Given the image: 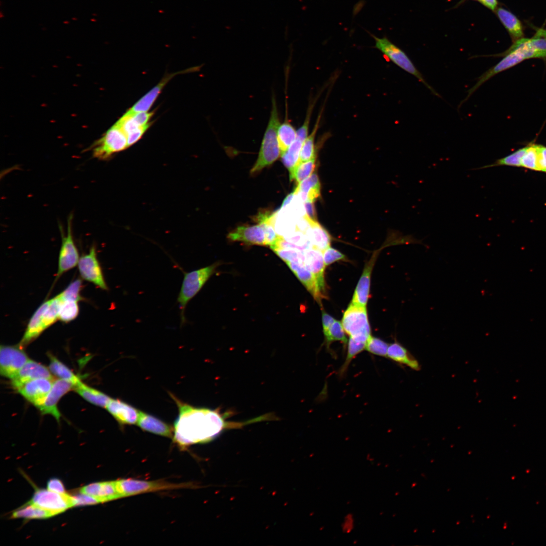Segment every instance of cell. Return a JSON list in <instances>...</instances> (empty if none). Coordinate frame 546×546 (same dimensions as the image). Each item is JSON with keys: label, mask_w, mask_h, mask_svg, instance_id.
<instances>
[{"label": "cell", "mask_w": 546, "mask_h": 546, "mask_svg": "<svg viewBox=\"0 0 546 546\" xmlns=\"http://www.w3.org/2000/svg\"><path fill=\"white\" fill-rule=\"evenodd\" d=\"M304 207L306 214H305L309 219L317 221L316 211L314 202L307 201L304 202Z\"/></svg>", "instance_id": "obj_52"}, {"label": "cell", "mask_w": 546, "mask_h": 546, "mask_svg": "<svg viewBox=\"0 0 546 546\" xmlns=\"http://www.w3.org/2000/svg\"><path fill=\"white\" fill-rule=\"evenodd\" d=\"M106 408L122 426L138 423L140 411L126 402L118 399L111 398Z\"/></svg>", "instance_id": "obj_18"}, {"label": "cell", "mask_w": 546, "mask_h": 546, "mask_svg": "<svg viewBox=\"0 0 546 546\" xmlns=\"http://www.w3.org/2000/svg\"><path fill=\"white\" fill-rule=\"evenodd\" d=\"M138 426L143 430L164 437H172L174 428L159 419L140 411Z\"/></svg>", "instance_id": "obj_24"}, {"label": "cell", "mask_w": 546, "mask_h": 546, "mask_svg": "<svg viewBox=\"0 0 546 546\" xmlns=\"http://www.w3.org/2000/svg\"><path fill=\"white\" fill-rule=\"evenodd\" d=\"M538 153V171L546 172V147L537 145Z\"/></svg>", "instance_id": "obj_51"}, {"label": "cell", "mask_w": 546, "mask_h": 546, "mask_svg": "<svg viewBox=\"0 0 546 546\" xmlns=\"http://www.w3.org/2000/svg\"><path fill=\"white\" fill-rule=\"evenodd\" d=\"M315 168V158L304 162H299L292 172L289 174L290 179V180H295L299 184L311 175Z\"/></svg>", "instance_id": "obj_39"}, {"label": "cell", "mask_w": 546, "mask_h": 546, "mask_svg": "<svg viewBox=\"0 0 546 546\" xmlns=\"http://www.w3.org/2000/svg\"><path fill=\"white\" fill-rule=\"evenodd\" d=\"M200 67V66L193 67L179 72L166 74L155 86L141 98L125 113L132 114L137 112H147L152 107L165 85L174 76L179 74L198 71Z\"/></svg>", "instance_id": "obj_15"}, {"label": "cell", "mask_w": 546, "mask_h": 546, "mask_svg": "<svg viewBox=\"0 0 546 546\" xmlns=\"http://www.w3.org/2000/svg\"><path fill=\"white\" fill-rule=\"evenodd\" d=\"M72 214H70L67 220V233L65 235L61 231L62 243L59 252L57 277L73 268L77 265L79 259V253L75 244L72 236Z\"/></svg>", "instance_id": "obj_9"}, {"label": "cell", "mask_w": 546, "mask_h": 546, "mask_svg": "<svg viewBox=\"0 0 546 546\" xmlns=\"http://www.w3.org/2000/svg\"><path fill=\"white\" fill-rule=\"evenodd\" d=\"M217 263L190 272H185L181 288L177 299L180 310L181 324L186 323L185 311L189 302L200 291L212 276Z\"/></svg>", "instance_id": "obj_3"}, {"label": "cell", "mask_w": 546, "mask_h": 546, "mask_svg": "<svg viewBox=\"0 0 546 546\" xmlns=\"http://www.w3.org/2000/svg\"><path fill=\"white\" fill-rule=\"evenodd\" d=\"M150 125L151 123H149L129 133L127 135L128 147H129L136 143L142 138Z\"/></svg>", "instance_id": "obj_49"}, {"label": "cell", "mask_w": 546, "mask_h": 546, "mask_svg": "<svg viewBox=\"0 0 546 546\" xmlns=\"http://www.w3.org/2000/svg\"><path fill=\"white\" fill-rule=\"evenodd\" d=\"M29 503L51 511L56 515L73 507L72 496L49 489H37Z\"/></svg>", "instance_id": "obj_10"}, {"label": "cell", "mask_w": 546, "mask_h": 546, "mask_svg": "<svg viewBox=\"0 0 546 546\" xmlns=\"http://www.w3.org/2000/svg\"><path fill=\"white\" fill-rule=\"evenodd\" d=\"M527 149V146H526L517 150L511 154L496 160L492 164L484 165L473 169L479 170L499 166H521V160Z\"/></svg>", "instance_id": "obj_37"}, {"label": "cell", "mask_w": 546, "mask_h": 546, "mask_svg": "<svg viewBox=\"0 0 546 546\" xmlns=\"http://www.w3.org/2000/svg\"><path fill=\"white\" fill-rule=\"evenodd\" d=\"M117 489L122 497L163 490L191 488L190 483H172L163 481H145L131 478L116 481Z\"/></svg>", "instance_id": "obj_7"}, {"label": "cell", "mask_w": 546, "mask_h": 546, "mask_svg": "<svg viewBox=\"0 0 546 546\" xmlns=\"http://www.w3.org/2000/svg\"><path fill=\"white\" fill-rule=\"evenodd\" d=\"M227 238L232 241L242 242L248 245H265V235L259 224L239 226L229 233Z\"/></svg>", "instance_id": "obj_19"}, {"label": "cell", "mask_w": 546, "mask_h": 546, "mask_svg": "<svg viewBox=\"0 0 546 546\" xmlns=\"http://www.w3.org/2000/svg\"><path fill=\"white\" fill-rule=\"evenodd\" d=\"M375 260V258H371L365 266L356 287L351 302L366 306L369 298L371 275Z\"/></svg>", "instance_id": "obj_26"}, {"label": "cell", "mask_w": 546, "mask_h": 546, "mask_svg": "<svg viewBox=\"0 0 546 546\" xmlns=\"http://www.w3.org/2000/svg\"><path fill=\"white\" fill-rule=\"evenodd\" d=\"M281 124L277 101L274 94L271 97V107L268 122L264 133L258 157L250 170L255 174L276 161L281 155L278 140V129Z\"/></svg>", "instance_id": "obj_2"}, {"label": "cell", "mask_w": 546, "mask_h": 546, "mask_svg": "<svg viewBox=\"0 0 546 546\" xmlns=\"http://www.w3.org/2000/svg\"><path fill=\"white\" fill-rule=\"evenodd\" d=\"M371 35L375 40V47L388 58L389 60L404 71L416 77L434 95L440 97V95L426 82L421 73L416 67L414 64L404 51L392 42L386 37L384 36L380 38L373 34H371Z\"/></svg>", "instance_id": "obj_4"}, {"label": "cell", "mask_w": 546, "mask_h": 546, "mask_svg": "<svg viewBox=\"0 0 546 546\" xmlns=\"http://www.w3.org/2000/svg\"><path fill=\"white\" fill-rule=\"evenodd\" d=\"M78 313V301H62L59 310V320L64 323H68L75 319Z\"/></svg>", "instance_id": "obj_41"}, {"label": "cell", "mask_w": 546, "mask_h": 546, "mask_svg": "<svg viewBox=\"0 0 546 546\" xmlns=\"http://www.w3.org/2000/svg\"><path fill=\"white\" fill-rule=\"evenodd\" d=\"M72 502L73 506L93 505L100 503L96 498L83 493L72 496Z\"/></svg>", "instance_id": "obj_48"}, {"label": "cell", "mask_w": 546, "mask_h": 546, "mask_svg": "<svg viewBox=\"0 0 546 546\" xmlns=\"http://www.w3.org/2000/svg\"><path fill=\"white\" fill-rule=\"evenodd\" d=\"M303 143L296 139L288 149L281 154L284 166L291 173L299 161L300 154Z\"/></svg>", "instance_id": "obj_35"}, {"label": "cell", "mask_w": 546, "mask_h": 546, "mask_svg": "<svg viewBox=\"0 0 546 546\" xmlns=\"http://www.w3.org/2000/svg\"><path fill=\"white\" fill-rule=\"evenodd\" d=\"M56 514L33 504L27 505L16 510L13 513L12 517L25 519H44L52 517Z\"/></svg>", "instance_id": "obj_33"}, {"label": "cell", "mask_w": 546, "mask_h": 546, "mask_svg": "<svg viewBox=\"0 0 546 546\" xmlns=\"http://www.w3.org/2000/svg\"><path fill=\"white\" fill-rule=\"evenodd\" d=\"M325 264L328 266L335 261L345 259V255L337 250L330 247L323 252Z\"/></svg>", "instance_id": "obj_47"}, {"label": "cell", "mask_w": 546, "mask_h": 546, "mask_svg": "<svg viewBox=\"0 0 546 546\" xmlns=\"http://www.w3.org/2000/svg\"><path fill=\"white\" fill-rule=\"evenodd\" d=\"M342 323L335 320L327 332L324 333L327 348H330V344L334 341H339L346 344L347 339Z\"/></svg>", "instance_id": "obj_40"}, {"label": "cell", "mask_w": 546, "mask_h": 546, "mask_svg": "<svg viewBox=\"0 0 546 546\" xmlns=\"http://www.w3.org/2000/svg\"><path fill=\"white\" fill-rule=\"evenodd\" d=\"M496 13L514 41L523 38L524 34L522 24L513 14L503 8L496 9Z\"/></svg>", "instance_id": "obj_28"}, {"label": "cell", "mask_w": 546, "mask_h": 546, "mask_svg": "<svg viewBox=\"0 0 546 546\" xmlns=\"http://www.w3.org/2000/svg\"><path fill=\"white\" fill-rule=\"evenodd\" d=\"M504 55L505 57L497 64L489 69L478 78L476 83L467 91L466 97L461 102L460 106L467 101L479 87L491 77L501 72L510 69L526 59L522 53L517 51L504 53Z\"/></svg>", "instance_id": "obj_13"}, {"label": "cell", "mask_w": 546, "mask_h": 546, "mask_svg": "<svg viewBox=\"0 0 546 546\" xmlns=\"http://www.w3.org/2000/svg\"><path fill=\"white\" fill-rule=\"evenodd\" d=\"M48 489L59 493H65V490L62 481L57 478H52L47 483Z\"/></svg>", "instance_id": "obj_50"}, {"label": "cell", "mask_w": 546, "mask_h": 546, "mask_svg": "<svg viewBox=\"0 0 546 546\" xmlns=\"http://www.w3.org/2000/svg\"><path fill=\"white\" fill-rule=\"evenodd\" d=\"M389 344L383 340L372 336L367 341L365 350L371 354L387 357Z\"/></svg>", "instance_id": "obj_44"}, {"label": "cell", "mask_w": 546, "mask_h": 546, "mask_svg": "<svg viewBox=\"0 0 546 546\" xmlns=\"http://www.w3.org/2000/svg\"><path fill=\"white\" fill-rule=\"evenodd\" d=\"M536 58L546 57V29H539L534 35L530 38Z\"/></svg>", "instance_id": "obj_45"}, {"label": "cell", "mask_w": 546, "mask_h": 546, "mask_svg": "<svg viewBox=\"0 0 546 546\" xmlns=\"http://www.w3.org/2000/svg\"><path fill=\"white\" fill-rule=\"evenodd\" d=\"M74 390L86 401L102 407H106L111 399L105 393L81 381L74 387Z\"/></svg>", "instance_id": "obj_29"}, {"label": "cell", "mask_w": 546, "mask_h": 546, "mask_svg": "<svg viewBox=\"0 0 546 546\" xmlns=\"http://www.w3.org/2000/svg\"><path fill=\"white\" fill-rule=\"evenodd\" d=\"M62 300L59 295L48 300L47 305L43 314V320L45 329H47L57 320Z\"/></svg>", "instance_id": "obj_36"}, {"label": "cell", "mask_w": 546, "mask_h": 546, "mask_svg": "<svg viewBox=\"0 0 546 546\" xmlns=\"http://www.w3.org/2000/svg\"><path fill=\"white\" fill-rule=\"evenodd\" d=\"M521 166L533 170L538 169V153L537 145L527 146V149L521 160Z\"/></svg>", "instance_id": "obj_43"}, {"label": "cell", "mask_w": 546, "mask_h": 546, "mask_svg": "<svg viewBox=\"0 0 546 546\" xmlns=\"http://www.w3.org/2000/svg\"><path fill=\"white\" fill-rule=\"evenodd\" d=\"M303 218L308 223L304 233L313 247L323 252L330 246L331 237L330 234L317 221L309 219L305 215Z\"/></svg>", "instance_id": "obj_21"}, {"label": "cell", "mask_w": 546, "mask_h": 546, "mask_svg": "<svg viewBox=\"0 0 546 546\" xmlns=\"http://www.w3.org/2000/svg\"><path fill=\"white\" fill-rule=\"evenodd\" d=\"M80 492L96 498L100 503L122 497L117 489L116 481L93 483L83 486Z\"/></svg>", "instance_id": "obj_20"}, {"label": "cell", "mask_w": 546, "mask_h": 546, "mask_svg": "<svg viewBox=\"0 0 546 546\" xmlns=\"http://www.w3.org/2000/svg\"><path fill=\"white\" fill-rule=\"evenodd\" d=\"M75 385L72 383L60 379L55 380L52 388L42 404L38 408L43 415H51L58 422L60 421L61 414L57 404L61 398L68 391L74 389Z\"/></svg>", "instance_id": "obj_14"}, {"label": "cell", "mask_w": 546, "mask_h": 546, "mask_svg": "<svg viewBox=\"0 0 546 546\" xmlns=\"http://www.w3.org/2000/svg\"><path fill=\"white\" fill-rule=\"evenodd\" d=\"M302 251L304 254L303 265L314 275L321 292L325 296L324 270L326 265L323 252L313 247Z\"/></svg>", "instance_id": "obj_16"}, {"label": "cell", "mask_w": 546, "mask_h": 546, "mask_svg": "<svg viewBox=\"0 0 546 546\" xmlns=\"http://www.w3.org/2000/svg\"><path fill=\"white\" fill-rule=\"evenodd\" d=\"M321 113L319 114L311 133L308 135L302 145L299 162H304L315 158L314 141L321 118Z\"/></svg>", "instance_id": "obj_34"}, {"label": "cell", "mask_w": 546, "mask_h": 546, "mask_svg": "<svg viewBox=\"0 0 546 546\" xmlns=\"http://www.w3.org/2000/svg\"><path fill=\"white\" fill-rule=\"evenodd\" d=\"M342 324L346 333L355 340L367 343L371 336L366 306L351 302L344 313Z\"/></svg>", "instance_id": "obj_6"}, {"label": "cell", "mask_w": 546, "mask_h": 546, "mask_svg": "<svg viewBox=\"0 0 546 546\" xmlns=\"http://www.w3.org/2000/svg\"><path fill=\"white\" fill-rule=\"evenodd\" d=\"M170 394L179 412L174 424L173 440L181 447L210 441L224 429L243 425L242 423L226 421L219 409L193 406Z\"/></svg>", "instance_id": "obj_1"}, {"label": "cell", "mask_w": 546, "mask_h": 546, "mask_svg": "<svg viewBox=\"0 0 546 546\" xmlns=\"http://www.w3.org/2000/svg\"><path fill=\"white\" fill-rule=\"evenodd\" d=\"M295 195L296 192L295 190L292 192L290 193L289 195H288L283 201V203L281 206V208H283L287 205H288L291 202Z\"/></svg>", "instance_id": "obj_55"}, {"label": "cell", "mask_w": 546, "mask_h": 546, "mask_svg": "<svg viewBox=\"0 0 546 546\" xmlns=\"http://www.w3.org/2000/svg\"><path fill=\"white\" fill-rule=\"evenodd\" d=\"M517 51L522 53L526 59L536 58L535 51L530 39L521 38L514 41L513 45L505 53Z\"/></svg>", "instance_id": "obj_46"}, {"label": "cell", "mask_w": 546, "mask_h": 546, "mask_svg": "<svg viewBox=\"0 0 546 546\" xmlns=\"http://www.w3.org/2000/svg\"><path fill=\"white\" fill-rule=\"evenodd\" d=\"M54 379L50 369L34 360L28 359L18 373L11 379L16 389L22 384L36 379Z\"/></svg>", "instance_id": "obj_17"}, {"label": "cell", "mask_w": 546, "mask_h": 546, "mask_svg": "<svg viewBox=\"0 0 546 546\" xmlns=\"http://www.w3.org/2000/svg\"><path fill=\"white\" fill-rule=\"evenodd\" d=\"M387 358L401 365H405L415 371L421 369L418 360L402 345L395 341L389 344Z\"/></svg>", "instance_id": "obj_25"}, {"label": "cell", "mask_w": 546, "mask_h": 546, "mask_svg": "<svg viewBox=\"0 0 546 546\" xmlns=\"http://www.w3.org/2000/svg\"><path fill=\"white\" fill-rule=\"evenodd\" d=\"M286 116L284 122L281 123L278 129V140L281 150V155L285 153L296 139L297 130L291 124L288 117V110L286 105Z\"/></svg>", "instance_id": "obj_30"}, {"label": "cell", "mask_w": 546, "mask_h": 546, "mask_svg": "<svg viewBox=\"0 0 546 546\" xmlns=\"http://www.w3.org/2000/svg\"><path fill=\"white\" fill-rule=\"evenodd\" d=\"M55 379L40 378L26 382L15 389L27 401L38 408L51 390Z\"/></svg>", "instance_id": "obj_12"}, {"label": "cell", "mask_w": 546, "mask_h": 546, "mask_svg": "<svg viewBox=\"0 0 546 546\" xmlns=\"http://www.w3.org/2000/svg\"><path fill=\"white\" fill-rule=\"evenodd\" d=\"M50 358L49 369L52 373L59 379L70 382L75 386L81 381L68 367L51 354Z\"/></svg>", "instance_id": "obj_32"}, {"label": "cell", "mask_w": 546, "mask_h": 546, "mask_svg": "<svg viewBox=\"0 0 546 546\" xmlns=\"http://www.w3.org/2000/svg\"><path fill=\"white\" fill-rule=\"evenodd\" d=\"M23 348L19 344L15 346L1 345L0 347V372L4 377L12 379L28 360Z\"/></svg>", "instance_id": "obj_8"}, {"label": "cell", "mask_w": 546, "mask_h": 546, "mask_svg": "<svg viewBox=\"0 0 546 546\" xmlns=\"http://www.w3.org/2000/svg\"><path fill=\"white\" fill-rule=\"evenodd\" d=\"M367 343L355 340L349 337L348 342L347 353L345 361L339 371V375L342 377L347 372L352 360L366 348Z\"/></svg>", "instance_id": "obj_38"}, {"label": "cell", "mask_w": 546, "mask_h": 546, "mask_svg": "<svg viewBox=\"0 0 546 546\" xmlns=\"http://www.w3.org/2000/svg\"><path fill=\"white\" fill-rule=\"evenodd\" d=\"M81 288V279H75L58 295L62 301L72 300L78 302L82 299L80 294Z\"/></svg>", "instance_id": "obj_42"}, {"label": "cell", "mask_w": 546, "mask_h": 546, "mask_svg": "<svg viewBox=\"0 0 546 546\" xmlns=\"http://www.w3.org/2000/svg\"><path fill=\"white\" fill-rule=\"evenodd\" d=\"M276 213L268 211L260 212L256 216L255 220L263 229L265 235V245L269 247L277 241L279 235L275 229V221Z\"/></svg>", "instance_id": "obj_31"}, {"label": "cell", "mask_w": 546, "mask_h": 546, "mask_svg": "<svg viewBox=\"0 0 546 546\" xmlns=\"http://www.w3.org/2000/svg\"><path fill=\"white\" fill-rule=\"evenodd\" d=\"M320 182L316 173H313L303 180L295 188L296 195L299 194L303 202H314L320 196Z\"/></svg>", "instance_id": "obj_27"}, {"label": "cell", "mask_w": 546, "mask_h": 546, "mask_svg": "<svg viewBox=\"0 0 546 546\" xmlns=\"http://www.w3.org/2000/svg\"><path fill=\"white\" fill-rule=\"evenodd\" d=\"M48 300L43 302L34 312L29 321L24 334L19 344L23 348L35 340L46 330L43 314L47 305Z\"/></svg>", "instance_id": "obj_22"}, {"label": "cell", "mask_w": 546, "mask_h": 546, "mask_svg": "<svg viewBox=\"0 0 546 546\" xmlns=\"http://www.w3.org/2000/svg\"><path fill=\"white\" fill-rule=\"evenodd\" d=\"M286 263L314 298L321 304V300L325 296L321 292L312 273L299 262H288Z\"/></svg>", "instance_id": "obj_23"}, {"label": "cell", "mask_w": 546, "mask_h": 546, "mask_svg": "<svg viewBox=\"0 0 546 546\" xmlns=\"http://www.w3.org/2000/svg\"><path fill=\"white\" fill-rule=\"evenodd\" d=\"M335 320L325 311L322 312V324L323 332L325 333L333 324Z\"/></svg>", "instance_id": "obj_53"}, {"label": "cell", "mask_w": 546, "mask_h": 546, "mask_svg": "<svg viewBox=\"0 0 546 546\" xmlns=\"http://www.w3.org/2000/svg\"><path fill=\"white\" fill-rule=\"evenodd\" d=\"M77 265L82 279L94 284L102 290H108L94 246L90 248L88 253L79 258Z\"/></svg>", "instance_id": "obj_11"}, {"label": "cell", "mask_w": 546, "mask_h": 546, "mask_svg": "<svg viewBox=\"0 0 546 546\" xmlns=\"http://www.w3.org/2000/svg\"><path fill=\"white\" fill-rule=\"evenodd\" d=\"M126 134L115 123L89 149L94 158L107 160L113 155L128 148Z\"/></svg>", "instance_id": "obj_5"}, {"label": "cell", "mask_w": 546, "mask_h": 546, "mask_svg": "<svg viewBox=\"0 0 546 546\" xmlns=\"http://www.w3.org/2000/svg\"><path fill=\"white\" fill-rule=\"evenodd\" d=\"M476 1L481 3L482 5L486 7L487 8L492 10L495 11L497 9V0H474Z\"/></svg>", "instance_id": "obj_54"}]
</instances>
